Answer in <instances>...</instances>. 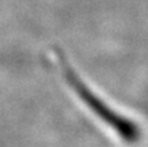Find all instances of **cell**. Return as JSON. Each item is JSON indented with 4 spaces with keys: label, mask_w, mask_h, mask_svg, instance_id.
Listing matches in <instances>:
<instances>
[{
    "label": "cell",
    "mask_w": 148,
    "mask_h": 147,
    "mask_svg": "<svg viewBox=\"0 0 148 147\" xmlns=\"http://www.w3.org/2000/svg\"><path fill=\"white\" fill-rule=\"evenodd\" d=\"M61 65L64 69L65 78L68 80L69 85L73 87V90L79 95V98L100 117L104 122H107L109 126H112L123 139L129 141V142H134L139 138V130L131 121L126 120L125 117L120 116L116 113L112 108L107 106L99 96H96L78 77L75 72L66 64V61L61 60Z\"/></svg>",
    "instance_id": "cell-1"
}]
</instances>
